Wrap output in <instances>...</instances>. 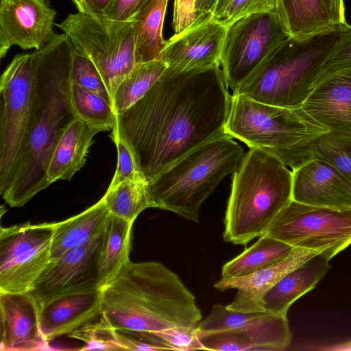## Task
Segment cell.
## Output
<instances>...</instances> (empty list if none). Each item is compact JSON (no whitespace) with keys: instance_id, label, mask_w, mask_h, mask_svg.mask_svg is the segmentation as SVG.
Segmentation results:
<instances>
[{"instance_id":"26","label":"cell","mask_w":351,"mask_h":351,"mask_svg":"<svg viewBox=\"0 0 351 351\" xmlns=\"http://www.w3.org/2000/svg\"><path fill=\"white\" fill-rule=\"evenodd\" d=\"M277 14L291 37L303 38L335 24L324 0H277Z\"/></svg>"},{"instance_id":"41","label":"cell","mask_w":351,"mask_h":351,"mask_svg":"<svg viewBox=\"0 0 351 351\" xmlns=\"http://www.w3.org/2000/svg\"><path fill=\"white\" fill-rule=\"evenodd\" d=\"M149 1L112 0L104 14L114 21H132Z\"/></svg>"},{"instance_id":"7","label":"cell","mask_w":351,"mask_h":351,"mask_svg":"<svg viewBox=\"0 0 351 351\" xmlns=\"http://www.w3.org/2000/svg\"><path fill=\"white\" fill-rule=\"evenodd\" d=\"M301 108L261 103L233 94L224 133L279 159L290 147L326 132Z\"/></svg>"},{"instance_id":"36","label":"cell","mask_w":351,"mask_h":351,"mask_svg":"<svg viewBox=\"0 0 351 351\" xmlns=\"http://www.w3.org/2000/svg\"><path fill=\"white\" fill-rule=\"evenodd\" d=\"M122 350H174L154 332L115 330Z\"/></svg>"},{"instance_id":"39","label":"cell","mask_w":351,"mask_h":351,"mask_svg":"<svg viewBox=\"0 0 351 351\" xmlns=\"http://www.w3.org/2000/svg\"><path fill=\"white\" fill-rule=\"evenodd\" d=\"M110 138L117 149V166L109 187L127 180L143 179L138 171L134 158L124 141L117 136L110 134Z\"/></svg>"},{"instance_id":"14","label":"cell","mask_w":351,"mask_h":351,"mask_svg":"<svg viewBox=\"0 0 351 351\" xmlns=\"http://www.w3.org/2000/svg\"><path fill=\"white\" fill-rule=\"evenodd\" d=\"M226 29L212 14L197 16L165 41L160 59L176 71L220 65Z\"/></svg>"},{"instance_id":"11","label":"cell","mask_w":351,"mask_h":351,"mask_svg":"<svg viewBox=\"0 0 351 351\" xmlns=\"http://www.w3.org/2000/svg\"><path fill=\"white\" fill-rule=\"evenodd\" d=\"M265 234L293 247L327 251L333 257L351 244V208L316 206L291 200Z\"/></svg>"},{"instance_id":"1","label":"cell","mask_w":351,"mask_h":351,"mask_svg":"<svg viewBox=\"0 0 351 351\" xmlns=\"http://www.w3.org/2000/svg\"><path fill=\"white\" fill-rule=\"evenodd\" d=\"M221 65L166 70L145 95L117 114L111 134L125 143L146 182L224 133L231 98Z\"/></svg>"},{"instance_id":"5","label":"cell","mask_w":351,"mask_h":351,"mask_svg":"<svg viewBox=\"0 0 351 351\" xmlns=\"http://www.w3.org/2000/svg\"><path fill=\"white\" fill-rule=\"evenodd\" d=\"M292 200V172L274 155L250 148L234 172L223 239L246 245L265 234Z\"/></svg>"},{"instance_id":"32","label":"cell","mask_w":351,"mask_h":351,"mask_svg":"<svg viewBox=\"0 0 351 351\" xmlns=\"http://www.w3.org/2000/svg\"><path fill=\"white\" fill-rule=\"evenodd\" d=\"M70 98L75 117L99 132L112 130L116 114L113 106L104 98L77 84H71Z\"/></svg>"},{"instance_id":"46","label":"cell","mask_w":351,"mask_h":351,"mask_svg":"<svg viewBox=\"0 0 351 351\" xmlns=\"http://www.w3.org/2000/svg\"><path fill=\"white\" fill-rule=\"evenodd\" d=\"M231 0H218L213 12V16L217 20L219 19Z\"/></svg>"},{"instance_id":"17","label":"cell","mask_w":351,"mask_h":351,"mask_svg":"<svg viewBox=\"0 0 351 351\" xmlns=\"http://www.w3.org/2000/svg\"><path fill=\"white\" fill-rule=\"evenodd\" d=\"M1 351L49 349L41 330L40 308L29 293L0 291Z\"/></svg>"},{"instance_id":"15","label":"cell","mask_w":351,"mask_h":351,"mask_svg":"<svg viewBox=\"0 0 351 351\" xmlns=\"http://www.w3.org/2000/svg\"><path fill=\"white\" fill-rule=\"evenodd\" d=\"M56 15L47 0H0V58L13 46L39 50L48 44Z\"/></svg>"},{"instance_id":"23","label":"cell","mask_w":351,"mask_h":351,"mask_svg":"<svg viewBox=\"0 0 351 351\" xmlns=\"http://www.w3.org/2000/svg\"><path fill=\"white\" fill-rule=\"evenodd\" d=\"M98 132L76 117L69 123L58 139L47 167L49 185L58 180H71L83 167L93 137Z\"/></svg>"},{"instance_id":"43","label":"cell","mask_w":351,"mask_h":351,"mask_svg":"<svg viewBox=\"0 0 351 351\" xmlns=\"http://www.w3.org/2000/svg\"><path fill=\"white\" fill-rule=\"evenodd\" d=\"M77 12L104 14L112 0H71Z\"/></svg>"},{"instance_id":"29","label":"cell","mask_w":351,"mask_h":351,"mask_svg":"<svg viewBox=\"0 0 351 351\" xmlns=\"http://www.w3.org/2000/svg\"><path fill=\"white\" fill-rule=\"evenodd\" d=\"M294 247L266 234L221 269V278L249 275L288 256Z\"/></svg>"},{"instance_id":"22","label":"cell","mask_w":351,"mask_h":351,"mask_svg":"<svg viewBox=\"0 0 351 351\" xmlns=\"http://www.w3.org/2000/svg\"><path fill=\"white\" fill-rule=\"evenodd\" d=\"M332 256L321 252L284 276L265 295L264 311L269 313L287 315L291 305L314 289L330 268Z\"/></svg>"},{"instance_id":"3","label":"cell","mask_w":351,"mask_h":351,"mask_svg":"<svg viewBox=\"0 0 351 351\" xmlns=\"http://www.w3.org/2000/svg\"><path fill=\"white\" fill-rule=\"evenodd\" d=\"M101 290V315L115 330L197 327L202 318L194 295L160 263L128 261Z\"/></svg>"},{"instance_id":"16","label":"cell","mask_w":351,"mask_h":351,"mask_svg":"<svg viewBox=\"0 0 351 351\" xmlns=\"http://www.w3.org/2000/svg\"><path fill=\"white\" fill-rule=\"evenodd\" d=\"M206 350L279 351L291 343L287 315H264L236 330L199 334Z\"/></svg>"},{"instance_id":"33","label":"cell","mask_w":351,"mask_h":351,"mask_svg":"<svg viewBox=\"0 0 351 351\" xmlns=\"http://www.w3.org/2000/svg\"><path fill=\"white\" fill-rule=\"evenodd\" d=\"M67 336L84 343V347L79 349L80 350H122L115 329L101 314Z\"/></svg>"},{"instance_id":"38","label":"cell","mask_w":351,"mask_h":351,"mask_svg":"<svg viewBox=\"0 0 351 351\" xmlns=\"http://www.w3.org/2000/svg\"><path fill=\"white\" fill-rule=\"evenodd\" d=\"M154 332L174 350H206L197 327L177 326Z\"/></svg>"},{"instance_id":"19","label":"cell","mask_w":351,"mask_h":351,"mask_svg":"<svg viewBox=\"0 0 351 351\" xmlns=\"http://www.w3.org/2000/svg\"><path fill=\"white\" fill-rule=\"evenodd\" d=\"M321 252L294 247L286 257L273 262L245 276L221 278L214 285L223 291L235 289L237 293L227 305L229 309L241 312H264L263 298L288 272Z\"/></svg>"},{"instance_id":"37","label":"cell","mask_w":351,"mask_h":351,"mask_svg":"<svg viewBox=\"0 0 351 351\" xmlns=\"http://www.w3.org/2000/svg\"><path fill=\"white\" fill-rule=\"evenodd\" d=\"M277 0H231L217 21L228 27L241 18L262 12L277 14Z\"/></svg>"},{"instance_id":"24","label":"cell","mask_w":351,"mask_h":351,"mask_svg":"<svg viewBox=\"0 0 351 351\" xmlns=\"http://www.w3.org/2000/svg\"><path fill=\"white\" fill-rule=\"evenodd\" d=\"M313 159L331 165L351 183L350 135L328 131L290 147L279 158L291 169Z\"/></svg>"},{"instance_id":"4","label":"cell","mask_w":351,"mask_h":351,"mask_svg":"<svg viewBox=\"0 0 351 351\" xmlns=\"http://www.w3.org/2000/svg\"><path fill=\"white\" fill-rule=\"evenodd\" d=\"M351 32L348 23L303 38L289 37L233 94L285 108H301L322 69Z\"/></svg>"},{"instance_id":"42","label":"cell","mask_w":351,"mask_h":351,"mask_svg":"<svg viewBox=\"0 0 351 351\" xmlns=\"http://www.w3.org/2000/svg\"><path fill=\"white\" fill-rule=\"evenodd\" d=\"M195 0H174L172 27L178 34L191 25L196 19Z\"/></svg>"},{"instance_id":"18","label":"cell","mask_w":351,"mask_h":351,"mask_svg":"<svg viewBox=\"0 0 351 351\" xmlns=\"http://www.w3.org/2000/svg\"><path fill=\"white\" fill-rule=\"evenodd\" d=\"M292 200L332 208H351V183L328 162L313 159L292 169Z\"/></svg>"},{"instance_id":"28","label":"cell","mask_w":351,"mask_h":351,"mask_svg":"<svg viewBox=\"0 0 351 351\" xmlns=\"http://www.w3.org/2000/svg\"><path fill=\"white\" fill-rule=\"evenodd\" d=\"M133 223L110 214L103 234L99 258L102 287L112 282L130 261Z\"/></svg>"},{"instance_id":"25","label":"cell","mask_w":351,"mask_h":351,"mask_svg":"<svg viewBox=\"0 0 351 351\" xmlns=\"http://www.w3.org/2000/svg\"><path fill=\"white\" fill-rule=\"evenodd\" d=\"M110 213L103 198L83 212L56 223L50 261L67 250L83 245L101 236Z\"/></svg>"},{"instance_id":"2","label":"cell","mask_w":351,"mask_h":351,"mask_svg":"<svg viewBox=\"0 0 351 351\" xmlns=\"http://www.w3.org/2000/svg\"><path fill=\"white\" fill-rule=\"evenodd\" d=\"M74 47L65 34H56L39 50L36 106L13 180L1 196L21 207L49 184L47 170L65 128L75 117L71 104L70 69Z\"/></svg>"},{"instance_id":"12","label":"cell","mask_w":351,"mask_h":351,"mask_svg":"<svg viewBox=\"0 0 351 351\" xmlns=\"http://www.w3.org/2000/svg\"><path fill=\"white\" fill-rule=\"evenodd\" d=\"M56 223L29 222L0 230V291L29 292L51 258Z\"/></svg>"},{"instance_id":"44","label":"cell","mask_w":351,"mask_h":351,"mask_svg":"<svg viewBox=\"0 0 351 351\" xmlns=\"http://www.w3.org/2000/svg\"><path fill=\"white\" fill-rule=\"evenodd\" d=\"M324 2L335 24L347 23L343 0H324Z\"/></svg>"},{"instance_id":"30","label":"cell","mask_w":351,"mask_h":351,"mask_svg":"<svg viewBox=\"0 0 351 351\" xmlns=\"http://www.w3.org/2000/svg\"><path fill=\"white\" fill-rule=\"evenodd\" d=\"M167 67L160 59L136 64L115 91L113 108L116 115L123 113L140 100Z\"/></svg>"},{"instance_id":"13","label":"cell","mask_w":351,"mask_h":351,"mask_svg":"<svg viewBox=\"0 0 351 351\" xmlns=\"http://www.w3.org/2000/svg\"><path fill=\"white\" fill-rule=\"evenodd\" d=\"M103 234L49 262L29 291L39 307L62 295L101 289L99 258Z\"/></svg>"},{"instance_id":"8","label":"cell","mask_w":351,"mask_h":351,"mask_svg":"<svg viewBox=\"0 0 351 351\" xmlns=\"http://www.w3.org/2000/svg\"><path fill=\"white\" fill-rule=\"evenodd\" d=\"M38 53L16 55L0 80V193L9 189L21 158L37 100Z\"/></svg>"},{"instance_id":"40","label":"cell","mask_w":351,"mask_h":351,"mask_svg":"<svg viewBox=\"0 0 351 351\" xmlns=\"http://www.w3.org/2000/svg\"><path fill=\"white\" fill-rule=\"evenodd\" d=\"M347 69H351V32L324 64L315 86L328 77Z\"/></svg>"},{"instance_id":"9","label":"cell","mask_w":351,"mask_h":351,"mask_svg":"<svg viewBox=\"0 0 351 351\" xmlns=\"http://www.w3.org/2000/svg\"><path fill=\"white\" fill-rule=\"evenodd\" d=\"M57 26L75 49L93 62L113 100L118 86L136 64L132 21L77 12Z\"/></svg>"},{"instance_id":"34","label":"cell","mask_w":351,"mask_h":351,"mask_svg":"<svg viewBox=\"0 0 351 351\" xmlns=\"http://www.w3.org/2000/svg\"><path fill=\"white\" fill-rule=\"evenodd\" d=\"M265 313L233 311L227 306L217 304L213 306L208 316L197 326L199 334L217 332L241 328Z\"/></svg>"},{"instance_id":"35","label":"cell","mask_w":351,"mask_h":351,"mask_svg":"<svg viewBox=\"0 0 351 351\" xmlns=\"http://www.w3.org/2000/svg\"><path fill=\"white\" fill-rule=\"evenodd\" d=\"M71 84L79 85L101 97L113 106V100L99 70L86 56L75 49L70 69Z\"/></svg>"},{"instance_id":"45","label":"cell","mask_w":351,"mask_h":351,"mask_svg":"<svg viewBox=\"0 0 351 351\" xmlns=\"http://www.w3.org/2000/svg\"><path fill=\"white\" fill-rule=\"evenodd\" d=\"M218 0H195V11L196 17L212 14Z\"/></svg>"},{"instance_id":"27","label":"cell","mask_w":351,"mask_h":351,"mask_svg":"<svg viewBox=\"0 0 351 351\" xmlns=\"http://www.w3.org/2000/svg\"><path fill=\"white\" fill-rule=\"evenodd\" d=\"M169 0H150L132 20L136 62L159 60L165 44L162 28Z\"/></svg>"},{"instance_id":"6","label":"cell","mask_w":351,"mask_h":351,"mask_svg":"<svg viewBox=\"0 0 351 351\" xmlns=\"http://www.w3.org/2000/svg\"><path fill=\"white\" fill-rule=\"evenodd\" d=\"M243 155V147L226 133L202 143L147 182L152 208L198 223L202 203L234 172Z\"/></svg>"},{"instance_id":"10","label":"cell","mask_w":351,"mask_h":351,"mask_svg":"<svg viewBox=\"0 0 351 351\" xmlns=\"http://www.w3.org/2000/svg\"><path fill=\"white\" fill-rule=\"evenodd\" d=\"M289 37L275 13L254 14L229 25L220 60L228 88L235 93Z\"/></svg>"},{"instance_id":"31","label":"cell","mask_w":351,"mask_h":351,"mask_svg":"<svg viewBox=\"0 0 351 351\" xmlns=\"http://www.w3.org/2000/svg\"><path fill=\"white\" fill-rule=\"evenodd\" d=\"M102 198L112 215L131 222L145 209L152 208L147 182L143 179L123 181L108 187Z\"/></svg>"},{"instance_id":"21","label":"cell","mask_w":351,"mask_h":351,"mask_svg":"<svg viewBox=\"0 0 351 351\" xmlns=\"http://www.w3.org/2000/svg\"><path fill=\"white\" fill-rule=\"evenodd\" d=\"M302 108L328 130L351 136V69L339 71L317 84Z\"/></svg>"},{"instance_id":"20","label":"cell","mask_w":351,"mask_h":351,"mask_svg":"<svg viewBox=\"0 0 351 351\" xmlns=\"http://www.w3.org/2000/svg\"><path fill=\"white\" fill-rule=\"evenodd\" d=\"M39 308L41 330L49 343L60 336L69 335L101 314V290L62 295Z\"/></svg>"},{"instance_id":"47","label":"cell","mask_w":351,"mask_h":351,"mask_svg":"<svg viewBox=\"0 0 351 351\" xmlns=\"http://www.w3.org/2000/svg\"><path fill=\"white\" fill-rule=\"evenodd\" d=\"M345 348L347 350H351V342H349L346 344Z\"/></svg>"}]
</instances>
